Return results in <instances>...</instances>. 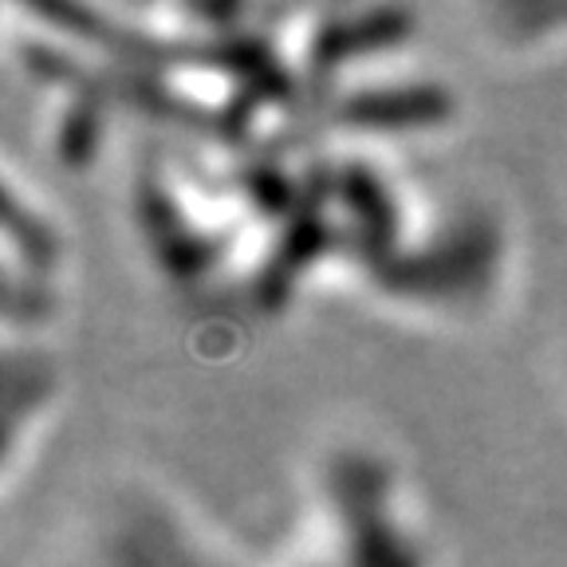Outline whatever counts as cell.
<instances>
[{
	"label": "cell",
	"mask_w": 567,
	"mask_h": 567,
	"mask_svg": "<svg viewBox=\"0 0 567 567\" xmlns=\"http://www.w3.org/2000/svg\"><path fill=\"white\" fill-rule=\"evenodd\" d=\"M55 390V371L44 363V359H20L9 347V363H4V457H12L24 437L20 425L35 422L40 410H48Z\"/></svg>",
	"instance_id": "6"
},
{
	"label": "cell",
	"mask_w": 567,
	"mask_h": 567,
	"mask_svg": "<svg viewBox=\"0 0 567 567\" xmlns=\"http://www.w3.org/2000/svg\"><path fill=\"white\" fill-rule=\"evenodd\" d=\"M80 567H237L182 508L151 493H118L91 520Z\"/></svg>",
	"instance_id": "3"
},
{
	"label": "cell",
	"mask_w": 567,
	"mask_h": 567,
	"mask_svg": "<svg viewBox=\"0 0 567 567\" xmlns=\"http://www.w3.org/2000/svg\"><path fill=\"white\" fill-rule=\"evenodd\" d=\"M336 567H425L410 520L402 516L394 473L359 450L339 453L323 477Z\"/></svg>",
	"instance_id": "2"
},
{
	"label": "cell",
	"mask_w": 567,
	"mask_h": 567,
	"mask_svg": "<svg viewBox=\"0 0 567 567\" xmlns=\"http://www.w3.org/2000/svg\"><path fill=\"white\" fill-rule=\"evenodd\" d=\"M505 233L488 213H457L422 245L382 260V284L417 308H477L501 280Z\"/></svg>",
	"instance_id": "1"
},
{
	"label": "cell",
	"mask_w": 567,
	"mask_h": 567,
	"mask_svg": "<svg viewBox=\"0 0 567 567\" xmlns=\"http://www.w3.org/2000/svg\"><path fill=\"white\" fill-rule=\"evenodd\" d=\"M406 12H359V17H339V24L319 28V35L311 40V68L316 71H336L347 55L354 52H390L394 44L406 40Z\"/></svg>",
	"instance_id": "5"
},
{
	"label": "cell",
	"mask_w": 567,
	"mask_h": 567,
	"mask_svg": "<svg viewBox=\"0 0 567 567\" xmlns=\"http://www.w3.org/2000/svg\"><path fill=\"white\" fill-rule=\"evenodd\" d=\"M343 131L363 134H414L437 131L453 118V91L425 80H390L343 91L336 99Z\"/></svg>",
	"instance_id": "4"
},
{
	"label": "cell",
	"mask_w": 567,
	"mask_h": 567,
	"mask_svg": "<svg viewBox=\"0 0 567 567\" xmlns=\"http://www.w3.org/2000/svg\"><path fill=\"white\" fill-rule=\"evenodd\" d=\"M323 567H336V564H323Z\"/></svg>",
	"instance_id": "7"
}]
</instances>
